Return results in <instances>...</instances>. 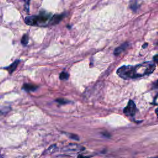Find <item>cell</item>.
<instances>
[{
    "label": "cell",
    "mask_w": 158,
    "mask_h": 158,
    "mask_svg": "<svg viewBox=\"0 0 158 158\" xmlns=\"http://www.w3.org/2000/svg\"><path fill=\"white\" fill-rule=\"evenodd\" d=\"M155 69V64L148 61L136 65H123L118 69L117 73L123 79H133L149 75L154 71Z\"/></svg>",
    "instance_id": "6da1fadb"
},
{
    "label": "cell",
    "mask_w": 158,
    "mask_h": 158,
    "mask_svg": "<svg viewBox=\"0 0 158 158\" xmlns=\"http://www.w3.org/2000/svg\"><path fill=\"white\" fill-rule=\"evenodd\" d=\"M52 17L51 14L41 12L38 15L27 16L25 18L24 20L26 24L31 26H45L49 24L50 20Z\"/></svg>",
    "instance_id": "7a4b0ae2"
},
{
    "label": "cell",
    "mask_w": 158,
    "mask_h": 158,
    "mask_svg": "<svg viewBox=\"0 0 158 158\" xmlns=\"http://www.w3.org/2000/svg\"><path fill=\"white\" fill-rule=\"evenodd\" d=\"M85 149L84 147H83L79 144L70 143L62 149V151H64L65 152L71 153V154H76V153L84 151Z\"/></svg>",
    "instance_id": "3957f363"
},
{
    "label": "cell",
    "mask_w": 158,
    "mask_h": 158,
    "mask_svg": "<svg viewBox=\"0 0 158 158\" xmlns=\"http://www.w3.org/2000/svg\"><path fill=\"white\" fill-rule=\"evenodd\" d=\"M136 111V106L132 100H130L127 106L123 109V113L129 117H133Z\"/></svg>",
    "instance_id": "277c9868"
},
{
    "label": "cell",
    "mask_w": 158,
    "mask_h": 158,
    "mask_svg": "<svg viewBox=\"0 0 158 158\" xmlns=\"http://www.w3.org/2000/svg\"><path fill=\"white\" fill-rule=\"evenodd\" d=\"M38 88V86H36L32 84H29V83H24L22 86V89L27 92L34 91L36 90Z\"/></svg>",
    "instance_id": "5b68a950"
},
{
    "label": "cell",
    "mask_w": 158,
    "mask_h": 158,
    "mask_svg": "<svg viewBox=\"0 0 158 158\" xmlns=\"http://www.w3.org/2000/svg\"><path fill=\"white\" fill-rule=\"evenodd\" d=\"M63 17V15H55L54 16H52L49 22V24L55 25L58 23L62 20Z\"/></svg>",
    "instance_id": "8992f818"
},
{
    "label": "cell",
    "mask_w": 158,
    "mask_h": 158,
    "mask_svg": "<svg viewBox=\"0 0 158 158\" xmlns=\"http://www.w3.org/2000/svg\"><path fill=\"white\" fill-rule=\"evenodd\" d=\"M19 62H20L19 60H16L12 64H11L9 66L6 67L5 69H6L9 72V73H12L16 69V68L18 66V64H19Z\"/></svg>",
    "instance_id": "52a82bcc"
},
{
    "label": "cell",
    "mask_w": 158,
    "mask_h": 158,
    "mask_svg": "<svg viewBox=\"0 0 158 158\" xmlns=\"http://www.w3.org/2000/svg\"><path fill=\"white\" fill-rule=\"evenodd\" d=\"M128 46V43H124L123 44H122L121 46H120L119 47H118L117 48H116L114 51V54L115 55H119L121 52H122Z\"/></svg>",
    "instance_id": "ba28073f"
},
{
    "label": "cell",
    "mask_w": 158,
    "mask_h": 158,
    "mask_svg": "<svg viewBox=\"0 0 158 158\" xmlns=\"http://www.w3.org/2000/svg\"><path fill=\"white\" fill-rule=\"evenodd\" d=\"M10 107H6V106H0V114H4L7 113L10 110Z\"/></svg>",
    "instance_id": "9c48e42d"
},
{
    "label": "cell",
    "mask_w": 158,
    "mask_h": 158,
    "mask_svg": "<svg viewBox=\"0 0 158 158\" xmlns=\"http://www.w3.org/2000/svg\"><path fill=\"white\" fill-rule=\"evenodd\" d=\"M28 41H29V38H28V36L27 35H24L22 38V40H21V43L22 44H23V45H27L28 43Z\"/></svg>",
    "instance_id": "30bf717a"
},
{
    "label": "cell",
    "mask_w": 158,
    "mask_h": 158,
    "mask_svg": "<svg viewBox=\"0 0 158 158\" xmlns=\"http://www.w3.org/2000/svg\"><path fill=\"white\" fill-rule=\"evenodd\" d=\"M69 77V75L65 72H62L59 75V78L60 80H67Z\"/></svg>",
    "instance_id": "8fae6325"
},
{
    "label": "cell",
    "mask_w": 158,
    "mask_h": 158,
    "mask_svg": "<svg viewBox=\"0 0 158 158\" xmlns=\"http://www.w3.org/2000/svg\"><path fill=\"white\" fill-rule=\"evenodd\" d=\"M30 0H24L25 2V4H24V7H25V9L27 10V12L28 11V9H29V4H30Z\"/></svg>",
    "instance_id": "7c38bea8"
},
{
    "label": "cell",
    "mask_w": 158,
    "mask_h": 158,
    "mask_svg": "<svg viewBox=\"0 0 158 158\" xmlns=\"http://www.w3.org/2000/svg\"><path fill=\"white\" fill-rule=\"evenodd\" d=\"M56 101H57V102H59V103L60 104H66V103L68 102L67 101H65V100H64V99H60V98L56 99Z\"/></svg>",
    "instance_id": "4fadbf2b"
},
{
    "label": "cell",
    "mask_w": 158,
    "mask_h": 158,
    "mask_svg": "<svg viewBox=\"0 0 158 158\" xmlns=\"http://www.w3.org/2000/svg\"><path fill=\"white\" fill-rule=\"evenodd\" d=\"M56 148H56V146L55 144H54V145L51 146L48 148V151H49V152L52 151V152H53V151H55V149H56Z\"/></svg>",
    "instance_id": "5bb4252c"
},
{
    "label": "cell",
    "mask_w": 158,
    "mask_h": 158,
    "mask_svg": "<svg viewBox=\"0 0 158 158\" xmlns=\"http://www.w3.org/2000/svg\"><path fill=\"white\" fill-rule=\"evenodd\" d=\"M152 104H156V105L158 104V94L154 98V99L153 100V102H152Z\"/></svg>",
    "instance_id": "9a60e30c"
},
{
    "label": "cell",
    "mask_w": 158,
    "mask_h": 158,
    "mask_svg": "<svg viewBox=\"0 0 158 158\" xmlns=\"http://www.w3.org/2000/svg\"><path fill=\"white\" fill-rule=\"evenodd\" d=\"M153 59H154V62L158 64V54L154 56L153 57Z\"/></svg>",
    "instance_id": "2e32d148"
},
{
    "label": "cell",
    "mask_w": 158,
    "mask_h": 158,
    "mask_svg": "<svg viewBox=\"0 0 158 158\" xmlns=\"http://www.w3.org/2000/svg\"><path fill=\"white\" fill-rule=\"evenodd\" d=\"M154 87L156 88H158V80L156 81V83L154 84Z\"/></svg>",
    "instance_id": "e0dca14e"
},
{
    "label": "cell",
    "mask_w": 158,
    "mask_h": 158,
    "mask_svg": "<svg viewBox=\"0 0 158 158\" xmlns=\"http://www.w3.org/2000/svg\"><path fill=\"white\" fill-rule=\"evenodd\" d=\"M155 112H156V115H157V118H158V107L156 109Z\"/></svg>",
    "instance_id": "ac0fdd59"
},
{
    "label": "cell",
    "mask_w": 158,
    "mask_h": 158,
    "mask_svg": "<svg viewBox=\"0 0 158 158\" xmlns=\"http://www.w3.org/2000/svg\"><path fill=\"white\" fill-rule=\"evenodd\" d=\"M148 46V43H146V44H144V45L143 46V48H145V46Z\"/></svg>",
    "instance_id": "d6986e66"
},
{
    "label": "cell",
    "mask_w": 158,
    "mask_h": 158,
    "mask_svg": "<svg viewBox=\"0 0 158 158\" xmlns=\"http://www.w3.org/2000/svg\"><path fill=\"white\" fill-rule=\"evenodd\" d=\"M157 44H158V42H157Z\"/></svg>",
    "instance_id": "ffe728a7"
}]
</instances>
